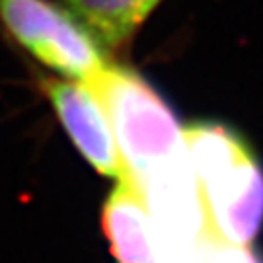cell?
I'll list each match as a JSON object with an SVG mask.
<instances>
[{
  "mask_svg": "<svg viewBox=\"0 0 263 263\" xmlns=\"http://www.w3.org/2000/svg\"><path fill=\"white\" fill-rule=\"evenodd\" d=\"M183 144L211 234L224 244L252 246L263 226V166L252 146L216 123L185 127Z\"/></svg>",
  "mask_w": 263,
  "mask_h": 263,
  "instance_id": "6da1fadb",
  "label": "cell"
},
{
  "mask_svg": "<svg viewBox=\"0 0 263 263\" xmlns=\"http://www.w3.org/2000/svg\"><path fill=\"white\" fill-rule=\"evenodd\" d=\"M88 84L109 115L127 176L137 187L183 154V129L176 115L137 70L109 63Z\"/></svg>",
  "mask_w": 263,
  "mask_h": 263,
  "instance_id": "7a4b0ae2",
  "label": "cell"
},
{
  "mask_svg": "<svg viewBox=\"0 0 263 263\" xmlns=\"http://www.w3.org/2000/svg\"><path fill=\"white\" fill-rule=\"evenodd\" d=\"M0 24L24 51L63 78L90 82L109 65L105 49L61 2L0 0Z\"/></svg>",
  "mask_w": 263,
  "mask_h": 263,
  "instance_id": "3957f363",
  "label": "cell"
},
{
  "mask_svg": "<svg viewBox=\"0 0 263 263\" xmlns=\"http://www.w3.org/2000/svg\"><path fill=\"white\" fill-rule=\"evenodd\" d=\"M139 189L152 216L156 252L164 248L193 246L215 238L211 234L207 211L185 151L152 172Z\"/></svg>",
  "mask_w": 263,
  "mask_h": 263,
  "instance_id": "277c9868",
  "label": "cell"
},
{
  "mask_svg": "<svg viewBox=\"0 0 263 263\" xmlns=\"http://www.w3.org/2000/svg\"><path fill=\"white\" fill-rule=\"evenodd\" d=\"M39 86L86 162L105 178L129 179L109 115L92 84L70 78H41Z\"/></svg>",
  "mask_w": 263,
  "mask_h": 263,
  "instance_id": "5b68a950",
  "label": "cell"
},
{
  "mask_svg": "<svg viewBox=\"0 0 263 263\" xmlns=\"http://www.w3.org/2000/svg\"><path fill=\"white\" fill-rule=\"evenodd\" d=\"M104 232L117 263H156V232L146 201L131 179H119L104 205Z\"/></svg>",
  "mask_w": 263,
  "mask_h": 263,
  "instance_id": "8992f818",
  "label": "cell"
},
{
  "mask_svg": "<svg viewBox=\"0 0 263 263\" xmlns=\"http://www.w3.org/2000/svg\"><path fill=\"white\" fill-rule=\"evenodd\" d=\"M162 0H61L105 51L129 45Z\"/></svg>",
  "mask_w": 263,
  "mask_h": 263,
  "instance_id": "52a82bcc",
  "label": "cell"
},
{
  "mask_svg": "<svg viewBox=\"0 0 263 263\" xmlns=\"http://www.w3.org/2000/svg\"><path fill=\"white\" fill-rule=\"evenodd\" d=\"M207 263H263V257L257 255L250 246H230L216 240Z\"/></svg>",
  "mask_w": 263,
  "mask_h": 263,
  "instance_id": "ba28073f",
  "label": "cell"
}]
</instances>
